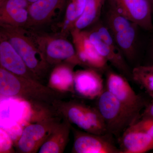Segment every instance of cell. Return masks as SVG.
<instances>
[{
    "mask_svg": "<svg viewBox=\"0 0 153 153\" xmlns=\"http://www.w3.org/2000/svg\"><path fill=\"white\" fill-rule=\"evenodd\" d=\"M1 97H16L30 103L33 108L52 112L56 100L65 98L60 92L36 80L15 75L0 67Z\"/></svg>",
    "mask_w": 153,
    "mask_h": 153,
    "instance_id": "6da1fadb",
    "label": "cell"
},
{
    "mask_svg": "<svg viewBox=\"0 0 153 153\" xmlns=\"http://www.w3.org/2000/svg\"><path fill=\"white\" fill-rule=\"evenodd\" d=\"M0 36L10 43L28 68L42 83L41 79L46 76L51 66L39 49L32 30L23 27L1 25Z\"/></svg>",
    "mask_w": 153,
    "mask_h": 153,
    "instance_id": "7a4b0ae2",
    "label": "cell"
},
{
    "mask_svg": "<svg viewBox=\"0 0 153 153\" xmlns=\"http://www.w3.org/2000/svg\"><path fill=\"white\" fill-rule=\"evenodd\" d=\"M52 111L83 131L99 135L108 133L104 120L96 107L75 99L58 100L52 105Z\"/></svg>",
    "mask_w": 153,
    "mask_h": 153,
    "instance_id": "3957f363",
    "label": "cell"
},
{
    "mask_svg": "<svg viewBox=\"0 0 153 153\" xmlns=\"http://www.w3.org/2000/svg\"><path fill=\"white\" fill-rule=\"evenodd\" d=\"M97 99L96 107L104 120L108 132L118 138L140 118V114L129 109L105 88Z\"/></svg>",
    "mask_w": 153,
    "mask_h": 153,
    "instance_id": "277c9868",
    "label": "cell"
},
{
    "mask_svg": "<svg viewBox=\"0 0 153 153\" xmlns=\"http://www.w3.org/2000/svg\"><path fill=\"white\" fill-rule=\"evenodd\" d=\"M39 49L50 66L68 63L73 66L82 65L74 45L61 34L51 35L32 30Z\"/></svg>",
    "mask_w": 153,
    "mask_h": 153,
    "instance_id": "5b68a950",
    "label": "cell"
},
{
    "mask_svg": "<svg viewBox=\"0 0 153 153\" xmlns=\"http://www.w3.org/2000/svg\"><path fill=\"white\" fill-rule=\"evenodd\" d=\"M105 25L124 56L129 60L134 59L139 26L110 7L106 14Z\"/></svg>",
    "mask_w": 153,
    "mask_h": 153,
    "instance_id": "8992f818",
    "label": "cell"
},
{
    "mask_svg": "<svg viewBox=\"0 0 153 153\" xmlns=\"http://www.w3.org/2000/svg\"><path fill=\"white\" fill-rule=\"evenodd\" d=\"M62 120L59 117L49 114L38 119V121L26 126L17 142L18 152L22 153L37 152Z\"/></svg>",
    "mask_w": 153,
    "mask_h": 153,
    "instance_id": "52a82bcc",
    "label": "cell"
},
{
    "mask_svg": "<svg viewBox=\"0 0 153 153\" xmlns=\"http://www.w3.org/2000/svg\"><path fill=\"white\" fill-rule=\"evenodd\" d=\"M88 32L90 41L99 53L123 75L131 78V71L106 25L99 23L92 30Z\"/></svg>",
    "mask_w": 153,
    "mask_h": 153,
    "instance_id": "ba28073f",
    "label": "cell"
},
{
    "mask_svg": "<svg viewBox=\"0 0 153 153\" xmlns=\"http://www.w3.org/2000/svg\"><path fill=\"white\" fill-rule=\"evenodd\" d=\"M109 7L147 31L153 30L152 5L149 0H106Z\"/></svg>",
    "mask_w": 153,
    "mask_h": 153,
    "instance_id": "9c48e42d",
    "label": "cell"
},
{
    "mask_svg": "<svg viewBox=\"0 0 153 153\" xmlns=\"http://www.w3.org/2000/svg\"><path fill=\"white\" fill-rule=\"evenodd\" d=\"M105 88L124 105L138 114L147 105L145 100L135 92L123 74L107 70Z\"/></svg>",
    "mask_w": 153,
    "mask_h": 153,
    "instance_id": "30bf717a",
    "label": "cell"
},
{
    "mask_svg": "<svg viewBox=\"0 0 153 153\" xmlns=\"http://www.w3.org/2000/svg\"><path fill=\"white\" fill-rule=\"evenodd\" d=\"M74 137L72 153H120L109 133L99 135L74 128L71 125Z\"/></svg>",
    "mask_w": 153,
    "mask_h": 153,
    "instance_id": "8fae6325",
    "label": "cell"
},
{
    "mask_svg": "<svg viewBox=\"0 0 153 153\" xmlns=\"http://www.w3.org/2000/svg\"><path fill=\"white\" fill-rule=\"evenodd\" d=\"M70 34L76 54L82 66L100 71L107 70L108 62L99 53L90 41L88 31L74 28Z\"/></svg>",
    "mask_w": 153,
    "mask_h": 153,
    "instance_id": "7c38bea8",
    "label": "cell"
},
{
    "mask_svg": "<svg viewBox=\"0 0 153 153\" xmlns=\"http://www.w3.org/2000/svg\"><path fill=\"white\" fill-rule=\"evenodd\" d=\"M105 88L100 71L89 68L74 72V92L80 97L97 99Z\"/></svg>",
    "mask_w": 153,
    "mask_h": 153,
    "instance_id": "4fadbf2b",
    "label": "cell"
},
{
    "mask_svg": "<svg viewBox=\"0 0 153 153\" xmlns=\"http://www.w3.org/2000/svg\"><path fill=\"white\" fill-rule=\"evenodd\" d=\"M66 0H38L28 8L29 20L27 28L39 27L56 19L63 10Z\"/></svg>",
    "mask_w": 153,
    "mask_h": 153,
    "instance_id": "5bb4252c",
    "label": "cell"
},
{
    "mask_svg": "<svg viewBox=\"0 0 153 153\" xmlns=\"http://www.w3.org/2000/svg\"><path fill=\"white\" fill-rule=\"evenodd\" d=\"M0 64L1 67L15 75L41 82L28 68L22 57L10 43L1 36Z\"/></svg>",
    "mask_w": 153,
    "mask_h": 153,
    "instance_id": "9a60e30c",
    "label": "cell"
},
{
    "mask_svg": "<svg viewBox=\"0 0 153 153\" xmlns=\"http://www.w3.org/2000/svg\"><path fill=\"white\" fill-rule=\"evenodd\" d=\"M1 98V120L17 123L24 128L31 123L33 108L29 102L16 97Z\"/></svg>",
    "mask_w": 153,
    "mask_h": 153,
    "instance_id": "2e32d148",
    "label": "cell"
},
{
    "mask_svg": "<svg viewBox=\"0 0 153 153\" xmlns=\"http://www.w3.org/2000/svg\"><path fill=\"white\" fill-rule=\"evenodd\" d=\"M120 153H143L153 149V140L134 123L118 138Z\"/></svg>",
    "mask_w": 153,
    "mask_h": 153,
    "instance_id": "e0dca14e",
    "label": "cell"
},
{
    "mask_svg": "<svg viewBox=\"0 0 153 153\" xmlns=\"http://www.w3.org/2000/svg\"><path fill=\"white\" fill-rule=\"evenodd\" d=\"M71 130V125L62 119L43 143L38 153H63L68 143Z\"/></svg>",
    "mask_w": 153,
    "mask_h": 153,
    "instance_id": "ac0fdd59",
    "label": "cell"
},
{
    "mask_svg": "<svg viewBox=\"0 0 153 153\" xmlns=\"http://www.w3.org/2000/svg\"><path fill=\"white\" fill-rule=\"evenodd\" d=\"M74 66L68 63L56 65L50 74L49 86L60 92H74Z\"/></svg>",
    "mask_w": 153,
    "mask_h": 153,
    "instance_id": "d6986e66",
    "label": "cell"
},
{
    "mask_svg": "<svg viewBox=\"0 0 153 153\" xmlns=\"http://www.w3.org/2000/svg\"><path fill=\"white\" fill-rule=\"evenodd\" d=\"M106 1V0H86L83 13L76 21L74 28L79 30H84L97 22Z\"/></svg>",
    "mask_w": 153,
    "mask_h": 153,
    "instance_id": "ffe728a7",
    "label": "cell"
},
{
    "mask_svg": "<svg viewBox=\"0 0 153 153\" xmlns=\"http://www.w3.org/2000/svg\"><path fill=\"white\" fill-rule=\"evenodd\" d=\"M131 79L153 99V64L134 67L131 70Z\"/></svg>",
    "mask_w": 153,
    "mask_h": 153,
    "instance_id": "44dd1931",
    "label": "cell"
},
{
    "mask_svg": "<svg viewBox=\"0 0 153 153\" xmlns=\"http://www.w3.org/2000/svg\"><path fill=\"white\" fill-rule=\"evenodd\" d=\"M29 20L28 8H16L0 15V25L27 27Z\"/></svg>",
    "mask_w": 153,
    "mask_h": 153,
    "instance_id": "7402d4cb",
    "label": "cell"
},
{
    "mask_svg": "<svg viewBox=\"0 0 153 153\" xmlns=\"http://www.w3.org/2000/svg\"><path fill=\"white\" fill-rule=\"evenodd\" d=\"M78 19L76 10L73 3L71 1L68 3L66 11L65 18L61 25V30L60 34L66 36L74 29L75 23Z\"/></svg>",
    "mask_w": 153,
    "mask_h": 153,
    "instance_id": "603a6c76",
    "label": "cell"
},
{
    "mask_svg": "<svg viewBox=\"0 0 153 153\" xmlns=\"http://www.w3.org/2000/svg\"><path fill=\"white\" fill-rule=\"evenodd\" d=\"M0 153H9L13 148V140L7 132L0 128Z\"/></svg>",
    "mask_w": 153,
    "mask_h": 153,
    "instance_id": "cb8c5ba5",
    "label": "cell"
},
{
    "mask_svg": "<svg viewBox=\"0 0 153 153\" xmlns=\"http://www.w3.org/2000/svg\"><path fill=\"white\" fill-rule=\"evenodd\" d=\"M134 124L139 128L149 135L153 140V119L140 118Z\"/></svg>",
    "mask_w": 153,
    "mask_h": 153,
    "instance_id": "d4e9b609",
    "label": "cell"
},
{
    "mask_svg": "<svg viewBox=\"0 0 153 153\" xmlns=\"http://www.w3.org/2000/svg\"><path fill=\"white\" fill-rule=\"evenodd\" d=\"M74 6L78 19L81 16L86 4V0H70Z\"/></svg>",
    "mask_w": 153,
    "mask_h": 153,
    "instance_id": "484cf974",
    "label": "cell"
},
{
    "mask_svg": "<svg viewBox=\"0 0 153 153\" xmlns=\"http://www.w3.org/2000/svg\"><path fill=\"white\" fill-rule=\"evenodd\" d=\"M140 118L153 119V99L149 104L147 105L143 112L140 116Z\"/></svg>",
    "mask_w": 153,
    "mask_h": 153,
    "instance_id": "4316f807",
    "label": "cell"
},
{
    "mask_svg": "<svg viewBox=\"0 0 153 153\" xmlns=\"http://www.w3.org/2000/svg\"><path fill=\"white\" fill-rule=\"evenodd\" d=\"M27 1L28 3H29V4H33V3L36 2L38 1V0H27Z\"/></svg>",
    "mask_w": 153,
    "mask_h": 153,
    "instance_id": "83f0119b",
    "label": "cell"
},
{
    "mask_svg": "<svg viewBox=\"0 0 153 153\" xmlns=\"http://www.w3.org/2000/svg\"><path fill=\"white\" fill-rule=\"evenodd\" d=\"M150 1L151 4H152V5H153V0H149Z\"/></svg>",
    "mask_w": 153,
    "mask_h": 153,
    "instance_id": "f1b7e54d",
    "label": "cell"
},
{
    "mask_svg": "<svg viewBox=\"0 0 153 153\" xmlns=\"http://www.w3.org/2000/svg\"><path fill=\"white\" fill-rule=\"evenodd\" d=\"M152 60H153V48L152 50Z\"/></svg>",
    "mask_w": 153,
    "mask_h": 153,
    "instance_id": "f546056e",
    "label": "cell"
},
{
    "mask_svg": "<svg viewBox=\"0 0 153 153\" xmlns=\"http://www.w3.org/2000/svg\"><path fill=\"white\" fill-rule=\"evenodd\" d=\"M152 10H153V4L152 5Z\"/></svg>",
    "mask_w": 153,
    "mask_h": 153,
    "instance_id": "4dcf8cb0",
    "label": "cell"
}]
</instances>
